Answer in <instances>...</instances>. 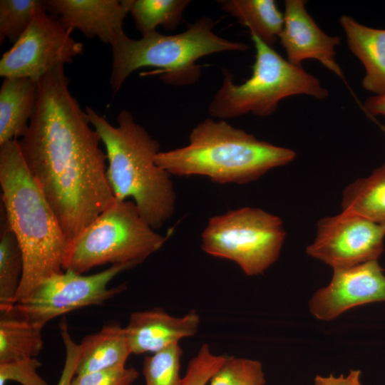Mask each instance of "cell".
Returning a JSON list of instances; mask_svg holds the SVG:
<instances>
[{
  "label": "cell",
  "mask_w": 385,
  "mask_h": 385,
  "mask_svg": "<svg viewBox=\"0 0 385 385\" xmlns=\"http://www.w3.org/2000/svg\"><path fill=\"white\" fill-rule=\"evenodd\" d=\"M68 83L64 66L54 68L38 82L36 108L19 143L70 242L115 198L101 138Z\"/></svg>",
  "instance_id": "6da1fadb"
},
{
  "label": "cell",
  "mask_w": 385,
  "mask_h": 385,
  "mask_svg": "<svg viewBox=\"0 0 385 385\" xmlns=\"http://www.w3.org/2000/svg\"><path fill=\"white\" fill-rule=\"evenodd\" d=\"M0 185L4 216L24 259L16 304L43 280L63 271L69 242L29 170L18 140L0 145Z\"/></svg>",
  "instance_id": "7a4b0ae2"
},
{
  "label": "cell",
  "mask_w": 385,
  "mask_h": 385,
  "mask_svg": "<svg viewBox=\"0 0 385 385\" xmlns=\"http://www.w3.org/2000/svg\"><path fill=\"white\" fill-rule=\"evenodd\" d=\"M85 111L105 146L107 178L115 200L132 198L144 220L160 228L173 216L176 195L171 175L155 161L158 141L128 111L118 113L117 126L92 108Z\"/></svg>",
  "instance_id": "3957f363"
},
{
  "label": "cell",
  "mask_w": 385,
  "mask_h": 385,
  "mask_svg": "<svg viewBox=\"0 0 385 385\" xmlns=\"http://www.w3.org/2000/svg\"><path fill=\"white\" fill-rule=\"evenodd\" d=\"M295 156L294 150L259 140L225 120L207 118L192 130L187 145L160 151L155 161L170 175L245 184L291 163Z\"/></svg>",
  "instance_id": "277c9868"
},
{
  "label": "cell",
  "mask_w": 385,
  "mask_h": 385,
  "mask_svg": "<svg viewBox=\"0 0 385 385\" xmlns=\"http://www.w3.org/2000/svg\"><path fill=\"white\" fill-rule=\"evenodd\" d=\"M213 28L214 21L202 16L178 34L163 35L155 31L134 40L123 33L111 46L110 84L113 93H118L127 78L140 68H158L161 79L169 84H190L200 77V69L196 61L202 57L248 48L244 43L218 36Z\"/></svg>",
  "instance_id": "5b68a950"
},
{
  "label": "cell",
  "mask_w": 385,
  "mask_h": 385,
  "mask_svg": "<svg viewBox=\"0 0 385 385\" xmlns=\"http://www.w3.org/2000/svg\"><path fill=\"white\" fill-rule=\"evenodd\" d=\"M255 49L252 76L236 84L232 73L224 69L222 84L212 98L208 113L220 120L252 113L265 117L272 114L283 98L307 95L317 99L329 96L319 80L302 66L292 64L255 34Z\"/></svg>",
  "instance_id": "8992f818"
},
{
  "label": "cell",
  "mask_w": 385,
  "mask_h": 385,
  "mask_svg": "<svg viewBox=\"0 0 385 385\" xmlns=\"http://www.w3.org/2000/svg\"><path fill=\"white\" fill-rule=\"evenodd\" d=\"M169 236L155 232L133 201L115 200L69 242L63 268L83 274L106 264L139 265Z\"/></svg>",
  "instance_id": "52a82bcc"
},
{
  "label": "cell",
  "mask_w": 385,
  "mask_h": 385,
  "mask_svg": "<svg viewBox=\"0 0 385 385\" xmlns=\"http://www.w3.org/2000/svg\"><path fill=\"white\" fill-rule=\"evenodd\" d=\"M285 235L278 216L244 207L212 217L201 235L202 249L235 262L246 275L255 276L277 261Z\"/></svg>",
  "instance_id": "ba28073f"
},
{
  "label": "cell",
  "mask_w": 385,
  "mask_h": 385,
  "mask_svg": "<svg viewBox=\"0 0 385 385\" xmlns=\"http://www.w3.org/2000/svg\"><path fill=\"white\" fill-rule=\"evenodd\" d=\"M136 265L134 263L113 265L89 275L63 270L43 280L12 308L18 314L43 327L57 317L86 307L101 304L123 291L124 284L111 288L109 283L122 272Z\"/></svg>",
  "instance_id": "9c48e42d"
},
{
  "label": "cell",
  "mask_w": 385,
  "mask_h": 385,
  "mask_svg": "<svg viewBox=\"0 0 385 385\" xmlns=\"http://www.w3.org/2000/svg\"><path fill=\"white\" fill-rule=\"evenodd\" d=\"M76 41L46 9L39 11L24 34L0 61L4 78H29L38 82L50 71L71 63L83 53Z\"/></svg>",
  "instance_id": "30bf717a"
},
{
  "label": "cell",
  "mask_w": 385,
  "mask_h": 385,
  "mask_svg": "<svg viewBox=\"0 0 385 385\" xmlns=\"http://www.w3.org/2000/svg\"><path fill=\"white\" fill-rule=\"evenodd\" d=\"M385 226L359 215L343 212L321 219L309 256L344 269L378 260L384 251Z\"/></svg>",
  "instance_id": "8fae6325"
},
{
  "label": "cell",
  "mask_w": 385,
  "mask_h": 385,
  "mask_svg": "<svg viewBox=\"0 0 385 385\" xmlns=\"http://www.w3.org/2000/svg\"><path fill=\"white\" fill-rule=\"evenodd\" d=\"M333 270L330 282L309 300L317 319L330 321L356 307L385 302V274L378 260Z\"/></svg>",
  "instance_id": "7c38bea8"
},
{
  "label": "cell",
  "mask_w": 385,
  "mask_h": 385,
  "mask_svg": "<svg viewBox=\"0 0 385 385\" xmlns=\"http://www.w3.org/2000/svg\"><path fill=\"white\" fill-rule=\"evenodd\" d=\"M304 0L284 1V26L279 38L287 61L301 66L307 59H315L342 79V71L336 61L339 36H329L315 23L305 9Z\"/></svg>",
  "instance_id": "4fadbf2b"
},
{
  "label": "cell",
  "mask_w": 385,
  "mask_h": 385,
  "mask_svg": "<svg viewBox=\"0 0 385 385\" xmlns=\"http://www.w3.org/2000/svg\"><path fill=\"white\" fill-rule=\"evenodd\" d=\"M132 0H46V11L69 32L78 29L112 46L124 33L123 22Z\"/></svg>",
  "instance_id": "5bb4252c"
},
{
  "label": "cell",
  "mask_w": 385,
  "mask_h": 385,
  "mask_svg": "<svg viewBox=\"0 0 385 385\" xmlns=\"http://www.w3.org/2000/svg\"><path fill=\"white\" fill-rule=\"evenodd\" d=\"M200 324V316L195 311L174 317L155 309L130 314L125 330L131 354H153L194 336Z\"/></svg>",
  "instance_id": "9a60e30c"
},
{
  "label": "cell",
  "mask_w": 385,
  "mask_h": 385,
  "mask_svg": "<svg viewBox=\"0 0 385 385\" xmlns=\"http://www.w3.org/2000/svg\"><path fill=\"white\" fill-rule=\"evenodd\" d=\"M339 22L349 48L364 67L362 86L375 96H385V29L368 27L346 15Z\"/></svg>",
  "instance_id": "2e32d148"
},
{
  "label": "cell",
  "mask_w": 385,
  "mask_h": 385,
  "mask_svg": "<svg viewBox=\"0 0 385 385\" xmlns=\"http://www.w3.org/2000/svg\"><path fill=\"white\" fill-rule=\"evenodd\" d=\"M38 82L29 78H4L0 89V145L22 138L34 114Z\"/></svg>",
  "instance_id": "e0dca14e"
},
{
  "label": "cell",
  "mask_w": 385,
  "mask_h": 385,
  "mask_svg": "<svg viewBox=\"0 0 385 385\" xmlns=\"http://www.w3.org/2000/svg\"><path fill=\"white\" fill-rule=\"evenodd\" d=\"M76 375L125 366L131 354L125 327L108 324L79 344Z\"/></svg>",
  "instance_id": "ac0fdd59"
},
{
  "label": "cell",
  "mask_w": 385,
  "mask_h": 385,
  "mask_svg": "<svg viewBox=\"0 0 385 385\" xmlns=\"http://www.w3.org/2000/svg\"><path fill=\"white\" fill-rule=\"evenodd\" d=\"M221 9L235 17L250 33L272 46L283 29L284 14L274 0H222Z\"/></svg>",
  "instance_id": "d6986e66"
},
{
  "label": "cell",
  "mask_w": 385,
  "mask_h": 385,
  "mask_svg": "<svg viewBox=\"0 0 385 385\" xmlns=\"http://www.w3.org/2000/svg\"><path fill=\"white\" fill-rule=\"evenodd\" d=\"M0 312V361L36 357L43 346V327L18 314L12 307Z\"/></svg>",
  "instance_id": "ffe728a7"
},
{
  "label": "cell",
  "mask_w": 385,
  "mask_h": 385,
  "mask_svg": "<svg viewBox=\"0 0 385 385\" xmlns=\"http://www.w3.org/2000/svg\"><path fill=\"white\" fill-rule=\"evenodd\" d=\"M343 212L385 226V163L368 177L355 180L342 194Z\"/></svg>",
  "instance_id": "44dd1931"
},
{
  "label": "cell",
  "mask_w": 385,
  "mask_h": 385,
  "mask_svg": "<svg viewBox=\"0 0 385 385\" xmlns=\"http://www.w3.org/2000/svg\"><path fill=\"white\" fill-rule=\"evenodd\" d=\"M23 272L22 252L4 216L0 236V310L15 304Z\"/></svg>",
  "instance_id": "7402d4cb"
},
{
  "label": "cell",
  "mask_w": 385,
  "mask_h": 385,
  "mask_svg": "<svg viewBox=\"0 0 385 385\" xmlns=\"http://www.w3.org/2000/svg\"><path fill=\"white\" fill-rule=\"evenodd\" d=\"M189 0H132L130 14L142 36L157 31L159 26L175 29L183 21Z\"/></svg>",
  "instance_id": "603a6c76"
},
{
  "label": "cell",
  "mask_w": 385,
  "mask_h": 385,
  "mask_svg": "<svg viewBox=\"0 0 385 385\" xmlns=\"http://www.w3.org/2000/svg\"><path fill=\"white\" fill-rule=\"evenodd\" d=\"M46 9L44 1L1 0L0 43L16 41L27 29L36 14Z\"/></svg>",
  "instance_id": "cb8c5ba5"
},
{
  "label": "cell",
  "mask_w": 385,
  "mask_h": 385,
  "mask_svg": "<svg viewBox=\"0 0 385 385\" xmlns=\"http://www.w3.org/2000/svg\"><path fill=\"white\" fill-rule=\"evenodd\" d=\"M183 350L179 344L146 356L143 374L145 385H181L180 375Z\"/></svg>",
  "instance_id": "d4e9b609"
},
{
  "label": "cell",
  "mask_w": 385,
  "mask_h": 385,
  "mask_svg": "<svg viewBox=\"0 0 385 385\" xmlns=\"http://www.w3.org/2000/svg\"><path fill=\"white\" fill-rule=\"evenodd\" d=\"M265 375L260 361L226 356L210 380V385H265Z\"/></svg>",
  "instance_id": "484cf974"
},
{
  "label": "cell",
  "mask_w": 385,
  "mask_h": 385,
  "mask_svg": "<svg viewBox=\"0 0 385 385\" xmlns=\"http://www.w3.org/2000/svg\"><path fill=\"white\" fill-rule=\"evenodd\" d=\"M225 357L213 354L207 344H202L190 359L181 385H207Z\"/></svg>",
  "instance_id": "4316f807"
},
{
  "label": "cell",
  "mask_w": 385,
  "mask_h": 385,
  "mask_svg": "<svg viewBox=\"0 0 385 385\" xmlns=\"http://www.w3.org/2000/svg\"><path fill=\"white\" fill-rule=\"evenodd\" d=\"M41 363L36 357L0 361V385L9 381L21 385H49L37 372Z\"/></svg>",
  "instance_id": "83f0119b"
},
{
  "label": "cell",
  "mask_w": 385,
  "mask_h": 385,
  "mask_svg": "<svg viewBox=\"0 0 385 385\" xmlns=\"http://www.w3.org/2000/svg\"><path fill=\"white\" fill-rule=\"evenodd\" d=\"M138 376L134 368L122 366L75 375L71 385H130Z\"/></svg>",
  "instance_id": "f1b7e54d"
},
{
  "label": "cell",
  "mask_w": 385,
  "mask_h": 385,
  "mask_svg": "<svg viewBox=\"0 0 385 385\" xmlns=\"http://www.w3.org/2000/svg\"><path fill=\"white\" fill-rule=\"evenodd\" d=\"M60 334L65 347V361L56 385H71L76 375V366L80 355V346L73 339L69 332L66 319L61 321Z\"/></svg>",
  "instance_id": "f546056e"
},
{
  "label": "cell",
  "mask_w": 385,
  "mask_h": 385,
  "mask_svg": "<svg viewBox=\"0 0 385 385\" xmlns=\"http://www.w3.org/2000/svg\"><path fill=\"white\" fill-rule=\"evenodd\" d=\"M360 370H350L346 376L343 374L334 376L329 374L327 376H317L314 385H361Z\"/></svg>",
  "instance_id": "4dcf8cb0"
},
{
  "label": "cell",
  "mask_w": 385,
  "mask_h": 385,
  "mask_svg": "<svg viewBox=\"0 0 385 385\" xmlns=\"http://www.w3.org/2000/svg\"><path fill=\"white\" fill-rule=\"evenodd\" d=\"M366 113L371 116H382L385 118V96H373L368 98L364 103Z\"/></svg>",
  "instance_id": "1f68e13d"
},
{
  "label": "cell",
  "mask_w": 385,
  "mask_h": 385,
  "mask_svg": "<svg viewBox=\"0 0 385 385\" xmlns=\"http://www.w3.org/2000/svg\"><path fill=\"white\" fill-rule=\"evenodd\" d=\"M379 127H380L381 131L383 132L384 135V138H385V125L379 124Z\"/></svg>",
  "instance_id": "d6a6232c"
},
{
  "label": "cell",
  "mask_w": 385,
  "mask_h": 385,
  "mask_svg": "<svg viewBox=\"0 0 385 385\" xmlns=\"http://www.w3.org/2000/svg\"><path fill=\"white\" fill-rule=\"evenodd\" d=\"M130 385H133V384H130Z\"/></svg>",
  "instance_id": "836d02e7"
}]
</instances>
